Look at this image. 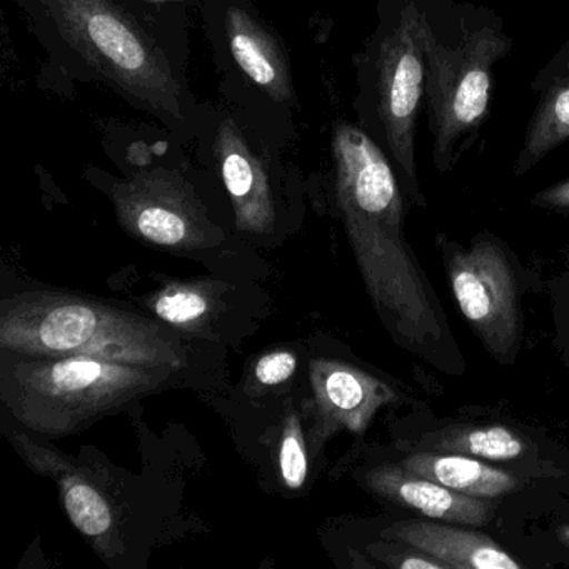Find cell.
<instances>
[{
	"label": "cell",
	"instance_id": "cell-1",
	"mask_svg": "<svg viewBox=\"0 0 569 569\" xmlns=\"http://www.w3.org/2000/svg\"><path fill=\"white\" fill-rule=\"evenodd\" d=\"M331 152L339 214L379 318L402 348L442 371L461 372L465 362L438 296L406 239L405 191L395 166L351 122L336 124Z\"/></svg>",
	"mask_w": 569,
	"mask_h": 569
},
{
	"label": "cell",
	"instance_id": "cell-2",
	"mask_svg": "<svg viewBox=\"0 0 569 569\" xmlns=\"http://www.w3.org/2000/svg\"><path fill=\"white\" fill-rule=\"evenodd\" d=\"M425 112L436 171H452L489 118L495 68L512 51L498 12L469 0H419Z\"/></svg>",
	"mask_w": 569,
	"mask_h": 569
},
{
	"label": "cell",
	"instance_id": "cell-3",
	"mask_svg": "<svg viewBox=\"0 0 569 569\" xmlns=\"http://www.w3.org/2000/svg\"><path fill=\"white\" fill-rule=\"evenodd\" d=\"M0 351L32 358H92L181 369L184 349L154 319L84 296L24 291L0 305Z\"/></svg>",
	"mask_w": 569,
	"mask_h": 569
},
{
	"label": "cell",
	"instance_id": "cell-4",
	"mask_svg": "<svg viewBox=\"0 0 569 569\" xmlns=\"http://www.w3.org/2000/svg\"><path fill=\"white\" fill-rule=\"evenodd\" d=\"M31 11L86 69L132 104L186 122L188 98L168 51L119 0H31Z\"/></svg>",
	"mask_w": 569,
	"mask_h": 569
},
{
	"label": "cell",
	"instance_id": "cell-5",
	"mask_svg": "<svg viewBox=\"0 0 569 569\" xmlns=\"http://www.w3.org/2000/svg\"><path fill=\"white\" fill-rule=\"evenodd\" d=\"M174 372L102 359L2 352L0 401L31 431L64 438L158 391Z\"/></svg>",
	"mask_w": 569,
	"mask_h": 569
},
{
	"label": "cell",
	"instance_id": "cell-6",
	"mask_svg": "<svg viewBox=\"0 0 569 569\" xmlns=\"http://www.w3.org/2000/svg\"><path fill=\"white\" fill-rule=\"evenodd\" d=\"M425 89L419 0H379L378 24L358 58V126L386 152L409 201L422 208L416 131Z\"/></svg>",
	"mask_w": 569,
	"mask_h": 569
},
{
	"label": "cell",
	"instance_id": "cell-7",
	"mask_svg": "<svg viewBox=\"0 0 569 569\" xmlns=\"http://www.w3.org/2000/svg\"><path fill=\"white\" fill-rule=\"evenodd\" d=\"M442 251L452 295L466 321L489 355L511 361L519 346V301L505 249L495 239L478 238L469 248L446 244Z\"/></svg>",
	"mask_w": 569,
	"mask_h": 569
},
{
	"label": "cell",
	"instance_id": "cell-8",
	"mask_svg": "<svg viewBox=\"0 0 569 569\" xmlns=\"http://www.w3.org/2000/svg\"><path fill=\"white\" fill-rule=\"evenodd\" d=\"M112 199L126 231L151 244L189 251L221 239L191 186L176 172H138L116 186Z\"/></svg>",
	"mask_w": 569,
	"mask_h": 569
},
{
	"label": "cell",
	"instance_id": "cell-9",
	"mask_svg": "<svg viewBox=\"0 0 569 569\" xmlns=\"http://www.w3.org/2000/svg\"><path fill=\"white\" fill-rule=\"evenodd\" d=\"M214 156L234 208L238 228L251 234H268L276 222L268 159L231 118H226L218 126Z\"/></svg>",
	"mask_w": 569,
	"mask_h": 569
},
{
	"label": "cell",
	"instance_id": "cell-10",
	"mask_svg": "<svg viewBox=\"0 0 569 569\" xmlns=\"http://www.w3.org/2000/svg\"><path fill=\"white\" fill-rule=\"evenodd\" d=\"M311 379L325 436L341 429L366 431L376 412L396 399L381 379L345 362L316 359Z\"/></svg>",
	"mask_w": 569,
	"mask_h": 569
},
{
	"label": "cell",
	"instance_id": "cell-11",
	"mask_svg": "<svg viewBox=\"0 0 569 569\" xmlns=\"http://www.w3.org/2000/svg\"><path fill=\"white\" fill-rule=\"evenodd\" d=\"M372 492L439 521L482 528L491 521L492 506L481 498L462 495L401 465H386L366 476Z\"/></svg>",
	"mask_w": 569,
	"mask_h": 569
},
{
	"label": "cell",
	"instance_id": "cell-12",
	"mask_svg": "<svg viewBox=\"0 0 569 569\" xmlns=\"http://www.w3.org/2000/svg\"><path fill=\"white\" fill-rule=\"evenodd\" d=\"M531 89L538 101L515 161L516 176L528 174L569 141V39L539 69Z\"/></svg>",
	"mask_w": 569,
	"mask_h": 569
},
{
	"label": "cell",
	"instance_id": "cell-13",
	"mask_svg": "<svg viewBox=\"0 0 569 569\" xmlns=\"http://www.w3.org/2000/svg\"><path fill=\"white\" fill-rule=\"evenodd\" d=\"M226 36L232 59L246 78L272 101H291V68L281 41L242 6H231L226 12Z\"/></svg>",
	"mask_w": 569,
	"mask_h": 569
},
{
	"label": "cell",
	"instance_id": "cell-14",
	"mask_svg": "<svg viewBox=\"0 0 569 569\" xmlns=\"http://www.w3.org/2000/svg\"><path fill=\"white\" fill-rule=\"evenodd\" d=\"M386 539L411 545L441 559L451 569H519L506 549L485 532L428 521H401L382 532Z\"/></svg>",
	"mask_w": 569,
	"mask_h": 569
},
{
	"label": "cell",
	"instance_id": "cell-15",
	"mask_svg": "<svg viewBox=\"0 0 569 569\" xmlns=\"http://www.w3.org/2000/svg\"><path fill=\"white\" fill-rule=\"evenodd\" d=\"M399 465L446 488L475 498H501L518 491L521 486L519 479L511 472L488 465L485 459L458 452L421 449L409 455Z\"/></svg>",
	"mask_w": 569,
	"mask_h": 569
},
{
	"label": "cell",
	"instance_id": "cell-16",
	"mask_svg": "<svg viewBox=\"0 0 569 569\" xmlns=\"http://www.w3.org/2000/svg\"><path fill=\"white\" fill-rule=\"evenodd\" d=\"M21 448L26 459L31 461L29 465L34 466L39 472H46L58 479L61 486L62 505L72 525L86 538L92 541H104L114 526V515L104 496L82 476L68 471L61 459L52 452L44 451V448H38L26 439Z\"/></svg>",
	"mask_w": 569,
	"mask_h": 569
},
{
	"label": "cell",
	"instance_id": "cell-17",
	"mask_svg": "<svg viewBox=\"0 0 569 569\" xmlns=\"http://www.w3.org/2000/svg\"><path fill=\"white\" fill-rule=\"evenodd\" d=\"M421 446L431 451L458 452L492 462L516 461L528 451V445L518 432L499 425L448 426L425 436Z\"/></svg>",
	"mask_w": 569,
	"mask_h": 569
},
{
	"label": "cell",
	"instance_id": "cell-18",
	"mask_svg": "<svg viewBox=\"0 0 569 569\" xmlns=\"http://www.w3.org/2000/svg\"><path fill=\"white\" fill-rule=\"evenodd\" d=\"M152 311L162 322L188 329L201 325L209 315V292L196 284H172L152 301Z\"/></svg>",
	"mask_w": 569,
	"mask_h": 569
},
{
	"label": "cell",
	"instance_id": "cell-19",
	"mask_svg": "<svg viewBox=\"0 0 569 569\" xmlns=\"http://www.w3.org/2000/svg\"><path fill=\"white\" fill-rule=\"evenodd\" d=\"M279 471L282 482L288 489H301L308 479L309 465L306 456L305 436L298 415L291 412L282 429L281 446H279Z\"/></svg>",
	"mask_w": 569,
	"mask_h": 569
},
{
	"label": "cell",
	"instance_id": "cell-20",
	"mask_svg": "<svg viewBox=\"0 0 569 569\" xmlns=\"http://www.w3.org/2000/svg\"><path fill=\"white\" fill-rule=\"evenodd\" d=\"M296 369L298 358L292 352H269L256 365V379L264 386H278L291 379Z\"/></svg>",
	"mask_w": 569,
	"mask_h": 569
},
{
	"label": "cell",
	"instance_id": "cell-21",
	"mask_svg": "<svg viewBox=\"0 0 569 569\" xmlns=\"http://www.w3.org/2000/svg\"><path fill=\"white\" fill-rule=\"evenodd\" d=\"M532 204L551 211L569 212V179L542 189L532 198Z\"/></svg>",
	"mask_w": 569,
	"mask_h": 569
},
{
	"label": "cell",
	"instance_id": "cell-22",
	"mask_svg": "<svg viewBox=\"0 0 569 569\" xmlns=\"http://www.w3.org/2000/svg\"><path fill=\"white\" fill-rule=\"evenodd\" d=\"M408 546V551L398 555L399 559H392L389 565L401 569H451L441 559L435 558L415 546Z\"/></svg>",
	"mask_w": 569,
	"mask_h": 569
},
{
	"label": "cell",
	"instance_id": "cell-23",
	"mask_svg": "<svg viewBox=\"0 0 569 569\" xmlns=\"http://www.w3.org/2000/svg\"><path fill=\"white\" fill-rule=\"evenodd\" d=\"M559 539L569 548V525L561 526V529H559Z\"/></svg>",
	"mask_w": 569,
	"mask_h": 569
}]
</instances>
